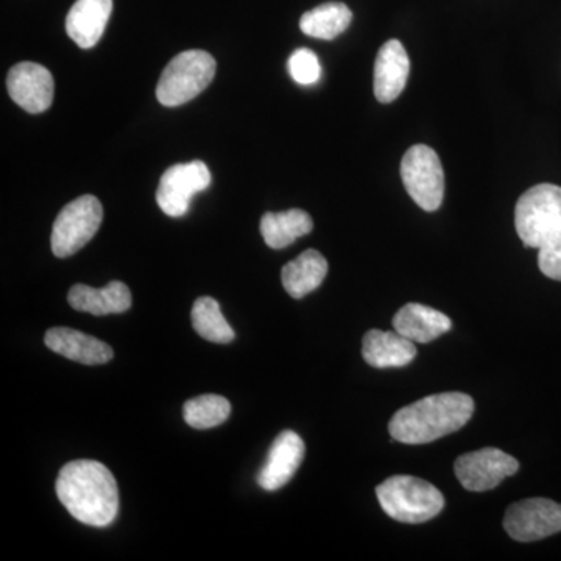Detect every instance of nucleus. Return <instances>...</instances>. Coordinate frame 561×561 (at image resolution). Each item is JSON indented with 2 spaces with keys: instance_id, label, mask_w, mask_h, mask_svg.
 <instances>
[{
  "instance_id": "nucleus-1",
  "label": "nucleus",
  "mask_w": 561,
  "mask_h": 561,
  "mask_svg": "<svg viewBox=\"0 0 561 561\" xmlns=\"http://www.w3.org/2000/svg\"><path fill=\"white\" fill-rule=\"evenodd\" d=\"M55 490L66 511L87 526H110L119 513L116 479L101 461H69L61 468Z\"/></svg>"
},
{
  "instance_id": "nucleus-2",
  "label": "nucleus",
  "mask_w": 561,
  "mask_h": 561,
  "mask_svg": "<svg viewBox=\"0 0 561 561\" xmlns=\"http://www.w3.org/2000/svg\"><path fill=\"white\" fill-rule=\"evenodd\" d=\"M474 401L460 391L431 394L400 409L389 423L393 440L424 445L457 432L471 420Z\"/></svg>"
},
{
  "instance_id": "nucleus-3",
  "label": "nucleus",
  "mask_w": 561,
  "mask_h": 561,
  "mask_svg": "<svg viewBox=\"0 0 561 561\" xmlns=\"http://www.w3.org/2000/svg\"><path fill=\"white\" fill-rule=\"evenodd\" d=\"M376 496L391 519L405 524L431 522L445 507V497L437 486L412 476L387 479L376 489Z\"/></svg>"
},
{
  "instance_id": "nucleus-4",
  "label": "nucleus",
  "mask_w": 561,
  "mask_h": 561,
  "mask_svg": "<svg viewBox=\"0 0 561 561\" xmlns=\"http://www.w3.org/2000/svg\"><path fill=\"white\" fill-rule=\"evenodd\" d=\"M515 227L527 249H540L561 230V187L538 184L516 203Z\"/></svg>"
},
{
  "instance_id": "nucleus-5",
  "label": "nucleus",
  "mask_w": 561,
  "mask_h": 561,
  "mask_svg": "<svg viewBox=\"0 0 561 561\" xmlns=\"http://www.w3.org/2000/svg\"><path fill=\"white\" fill-rule=\"evenodd\" d=\"M217 62L205 50L181 51L162 70L157 87L161 105L180 106L202 94L216 77Z\"/></svg>"
},
{
  "instance_id": "nucleus-6",
  "label": "nucleus",
  "mask_w": 561,
  "mask_h": 561,
  "mask_svg": "<svg viewBox=\"0 0 561 561\" xmlns=\"http://www.w3.org/2000/svg\"><path fill=\"white\" fill-rule=\"evenodd\" d=\"M103 220L102 203L94 195H81L68 203L51 230V251L57 257H69L83 249L98 234Z\"/></svg>"
},
{
  "instance_id": "nucleus-7",
  "label": "nucleus",
  "mask_w": 561,
  "mask_h": 561,
  "mask_svg": "<svg viewBox=\"0 0 561 561\" xmlns=\"http://www.w3.org/2000/svg\"><path fill=\"white\" fill-rule=\"evenodd\" d=\"M401 179L412 201L427 213L442 206L445 197V173L442 161L431 147L413 146L401 161Z\"/></svg>"
},
{
  "instance_id": "nucleus-8",
  "label": "nucleus",
  "mask_w": 561,
  "mask_h": 561,
  "mask_svg": "<svg viewBox=\"0 0 561 561\" xmlns=\"http://www.w3.org/2000/svg\"><path fill=\"white\" fill-rule=\"evenodd\" d=\"M210 172L203 161L175 164L162 173L157 191V202L162 213L183 217L190 210L192 197L208 190Z\"/></svg>"
},
{
  "instance_id": "nucleus-9",
  "label": "nucleus",
  "mask_w": 561,
  "mask_h": 561,
  "mask_svg": "<svg viewBox=\"0 0 561 561\" xmlns=\"http://www.w3.org/2000/svg\"><path fill=\"white\" fill-rule=\"evenodd\" d=\"M504 529L513 540H542L561 531V504L545 497L524 500L505 512Z\"/></svg>"
},
{
  "instance_id": "nucleus-10",
  "label": "nucleus",
  "mask_w": 561,
  "mask_h": 561,
  "mask_svg": "<svg viewBox=\"0 0 561 561\" xmlns=\"http://www.w3.org/2000/svg\"><path fill=\"white\" fill-rule=\"evenodd\" d=\"M518 470V460L497 448H483L463 454L454 465L461 486L476 493L493 490Z\"/></svg>"
},
{
  "instance_id": "nucleus-11",
  "label": "nucleus",
  "mask_w": 561,
  "mask_h": 561,
  "mask_svg": "<svg viewBox=\"0 0 561 561\" xmlns=\"http://www.w3.org/2000/svg\"><path fill=\"white\" fill-rule=\"evenodd\" d=\"M7 90L22 110L31 114L44 113L54 102V77L49 69L36 62H20L10 69Z\"/></svg>"
},
{
  "instance_id": "nucleus-12",
  "label": "nucleus",
  "mask_w": 561,
  "mask_h": 561,
  "mask_svg": "<svg viewBox=\"0 0 561 561\" xmlns=\"http://www.w3.org/2000/svg\"><path fill=\"white\" fill-rule=\"evenodd\" d=\"M306 446L294 431H283L272 443L267 460L257 474L262 490L276 491L291 481L305 459Z\"/></svg>"
},
{
  "instance_id": "nucleus-13",
  "label": "nucleus",
  "mask_w": 561,
  "mask_h": 561,
  "mask_svg": "<svg viewBox=\"0 0 561 561\" xmlns=\"http://www.w3.org/2000/svg\"><path fill=\"white\" fill-rule=\"evenodd\" d=\"M411 73L408 51L398 39L387 41L375 62V95L381 103L400 98Z\"/></svg>"
},
{
  "instance_id": "nucleus-14",
  "label": "nucleus",
  "mask_w": 561,
  "mask_h": 561,
  "mask_svg": "<svg viewBox=\"0 0 561 561\" xmlns=\"http://www.w3.org/2000/svg\"><path fill=\"white\" fill-rule=\"evenodd\" d=\"M44 343L54 353L83 365L108 364L114 356L108 343L70 328H51L46 332Z\"/></svg>"
},
{
  "instance_id": "nucleus-15",
  "label": "nucleus",
  "mask_w": 561,
  "mask_h": 561,
  "mask_svg": "<svg viewBox=\"0 0 561 561\" xmlns=\"http://www.w3.org/2000/svg\"><path fill=\"white\" fill-rule=\"evenodd\" d=\"M111 11L113 0H77L66 18L69 38L81 49H92L105 33Z\"/></svg>"
},
{
  "instance_id": "nucleus-16",
  "label": "nucleus",
  "mask_w": 561,
  "mask_h": 561,
  "mask_svg": "<svg viewBox=\"0 0 561 561\" xmlns=\"http://www.w3.org/2000/svg\"><path fill=\"white\" fill-rule=\"evenodd\" d=\"M362 356L375 368H400L415 359L416 346L400 332L370 330L362 341Z\"/></svg>"
},
{
  "instance_id": "nucleus-17",
  "label": "nucleus",
  "mask_w": 561,
  "mask_h": 561,
  "mask_svg": "<svg viewBox=\"0 0 561 561\" xmlns=\"http://www.w3.org/2000/svg\"><path fill=\"white\" fill-rule=\"evenodd\" d=\"M69 305L76 311L92 313L95 317L127 312L131 308V291L127 284L111 280L103 289H94L87 284H76L68 294Z\"/></svg>"
},
{
  "instance_id": "nucleus-18",
  "label": "nucleus",
  "mask_w": 561,
  "mask_h": 561,
  "mask_svg": "<svg viewBox=\"0 0 561 561\" xmlns=\"http://www.w3.org/2000/svg\"><path fill=\"white\" fill-rule=\"evenodd\" d=\"M453 321L430 306L409 302L393 317L394 331L415 343H430L451 330Z\"/></svg>"
},
{
  "instance_id": "nucleus-19",
  "label": "nucleus",
  "mask_w": 561,
  "mask_h": 561,
  "mask_svg": "<svg viewBox=\"0 0 561 561\" xmlns=\"http://www.w3.org/2000/svg\"><path fill=\"white\" fill-rule=\"evenodd\" d=\"M328 275V261L317 250H306L297 260L287 262L280 272L284 289L295 300L319 289Z\"/></svg>"
},
{
  "instance_id": "nucleus-20",
  "label": "nucleus",
  "mask_w": 561,
  "mask_h": 561,
  "mask_svg": "<svg viewBox=\"0 0 561 561\" xmlns=\"http://www.w3.org/2000/svg\"><path fill=\"white\" fill-rule=\"evenodd\" d=\"M312 228V217L302 209L267 213L261 219L262 238L273 250L286 249L297 239L309 234Z\"/></svg>"
},
{
  "instance_id": "nucleus-21",
  "label": "nucleus",
  "mask_w": 561,
  "mask_h": 561,
  "mask_svg": "<svg viewBox=\"0 0 561 561\" xmlns=\"http://www.w3.org/2000/svg\"><path fill=\"white\" fill-rule=\"evenodd\" d=\"M353 13L345 3L330 2L302 14L300 28L311 38L331 41L350 27Z\"/></svg>"
},
{
  "instance_id": "nucleus-22",
  "label": "nucleus",
  "mask_w": 561,
  "mask_h": 561,
  "mask_svg": "<svg viewBox=\"0 0 561 561\" xmlns=\"http://www.w3.org/2000/svg\"><path fill=\"white\" fill-rule=\"evenodd\" d=\"M192 327L205 341L213 343H231L234 341V330L228 324L220 305L214 298L201 297L192 306Z\"/></svg>"
},
{
  "instance_id": "nucleus-23",
  "label": "nucleus",
  "mask_w": 561,
  "mask_h": 561,
  "mask_svg": "<svg viewBox=\"0 0 561 561\" xmlns=\"http://www.w3.org/2000/svg\"><path fill=\"white\" fill-rule=\"evenodd\" d=\"M231 415V402L219 394H202L184 402V421L194 430L220 426Z\"/></svg>"
},
{
  "instance_id": "nucleus-24",
  "label": "nucleus",
  "mask_w": 561,
  "mask_h": 561,
  "mask_svg": "<svg viewBox=\"0 0 561 561\" xmlns=\"http://www.w3.org/2000/svg\"><path fill=\"white\" fill-rule=\"evenodd\" d=\"M287 69L291 79L300 84H313L320 80L321 66L319 57L309 49H298L290 55Z\"/></svg>"
},
{
  "instance_id": "nucleus-25",
  "label": "nucleus",
  "mask_w": 561,
  "mask_h": 561,
  "mask_svg": "<svg viewBox=\"0 0 561 561\" xmlns=\"http://www.w3.org/2000/svg\"><path fill=\"white\" fill-rule=\"evenodd\" d=\"M538 250H540L538 265H540L542 275L561 280V230Z\"/></svg>"
}]
</instances>
